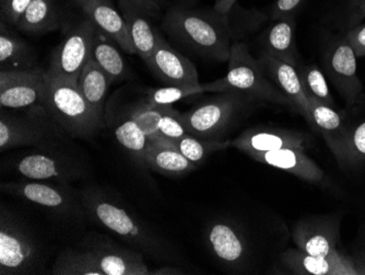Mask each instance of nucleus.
<instances>
[{
	"label": "nucleus",
	"instance_id": "nucleus-1",
	"mask_svg": "<svg viewBox=\"0 0 365 275\" xmlns=\"http://www.w3.org/2000/svg\"><path fill=\"white\" fill-rule=\"evenodd\" d=\"M80 198L88 219L143 256L163 264L180 261V256L165 238L110 193L89 188L82 191Z\"/></svg>",
	"mask_w": 365,
	"mask_h": 275
},
{
	"label": "nucleus",
	"instance_id": "nucleus-2",
	"mask_svg": "<svg viewBox=\"0 0 365 275\" xmlns=\"http://www.w3.org/2000/svg\"><path fill=\"white\" fill-rule=\"evenodd\" d=\"M162 26L165 34L186 50L220 63L229 61L235 38L227 14L173 6L164 16Z\"/></svg>",
	"mask_w": 365,
	"mask_h": 275
},
{
	"label": "nucleus",
	"instance_id": "nucleus-3",
	"mask_svg": "<svg viewBox=\"0 0 365 275\" xmlns=\"http://www.w3.org/2000/svg\"><path fill=\"white\" fill-rule=\"evenodd\" d=\"M71 137L51 118L42 104L0 112V149L1 151L20 147L34 149H68Z\"/></svg>",
	"mask_w": 365,
	"mask_h": 275
},
{
	"label": "nucleus",
	"instance_id": "nucleus-4",
	"mask_svg": "<svg viewBox=\"0 0 365 275\" xmlns=\"http://www.w3.org/2000/svg\"><path fill=\"white\" fill-rule=\"evenodd\" d=\"M41 104L71 139H91L103 127L77 84L47 71Z\"/></svg>",
	"mask_w": 365,
	"mask_h": 275
},
{
	"label": "nucleus",
	"instance_id": "nucleus-5",
	"mask_svg": "<svg viewBox=\"0 0 365 275\" xmlns=\"http://www.w3.org/2000/svg\"><path fill=\"white\" fill-rule=\"evenodd\" d=\"M227 74L212 83L204 84L206 92H239L256 101L269 102L292 108L291 102L266 77L257 59L252 56L244 43L235 41L230 53Z\"/></svg>",
	"mask_w": 365,
	"mask_h": 275
},
{
	"label": "nucleus",
	"instance_id": "nucleus-6",
	"mask_svg": "<svg viewBox=\"0 0 365 275\" xmlns=\"http://www.w3.org/2000/svg\"><path fill=\"white\" fill-rule=\"evenodd\" d=\"M256 100L239 92H219L180 113V120L188 134L207 141H222L237 119Z\"/></svg>",
	"mask_w": 365,
	"mask_h": 275
},
{
	"label": "nucleus",
	"instance_id": "nucleus-7",
	"mask_svg": "<svg viewBox=\"0 0 365 275\" xmlns=\"http://www.w3.org/2000/svg\"><path fill=\"white\" fill-rule=\"evenodd\" d=\"M68 149H34L26 155L14 158L8 168L22 179L71 184L86 179L90 168L85 160L68 153Z\"/></svg>",
	"mask_w": 365,
	"mask_h": 275
},
{
	"label": "nucleus",
	"instance_id": "nucleus-8",
	"mask_svg": "<svg viewBox=\"0 0 365 275\" xmlns=\"http://www.w3.org/2000/svg\"><path fill=\"white\" fill-rule=\"evenodd\" d=\"M42 254L36 238L14 213L0 209V274H36Z\"/></svg>",
	"mask_w": 365,
	"mask_h": 275
},
{
	"label": "nucleus",
	"instance_id": "nucleus-9",
	"mask_svg": "<svg viewBox=\"0 0 365 275\" xmlns=\"http://www.w3.org/2000/svg\"><path fill=\"white\" fill-rule=\"evenodd\" d=\"M1 191L44 209L53 217L63 221H79L88 219L81 198L67 184L22 179L4 182Z\"/></svg>",
	"mask_w": 365,
	"mask_h": 275
},
{
	"label": "nucleus",
	"instance_id": "nucleus-10",
	"mask_svg": "<svg viewBox=\"0 0 365 275\" xmlns=\"http://www.w3.org/2000/svg\"><path fill=\"white\" fill-rule=\"evenodd\" d=\"M96 29V24L88 18L73 26L53 52L47 73L77 84L91 57Z\"/></svg>",
	"mask_w": 365,
	"mask_h": 275
},
{
	"label": "nucleus",
	"instance_id": "nucleus-11",
	"mask_svg": "<svg viewBox=\"0 0 365 275\" xmlns=\"http://www.w3.org/2000/svg\"><path fill=\"white\" fill-rule=\"evenodd\" d=\"M80 248L93 256L104 275H151L141 252L123 247L101 234L91 233L80 242Z\"/></svg>",
	"mask_w": 365,
	"mask_h": 275
},
{
	"label": "nucleus",
	"instance_id": "nucleus-12",
	"mask_svg": "<svg viewBox=\"0 0 365 275\" xmlns=\"http://www.w3.org/2000/svg\"><path fill=\"white\" fill-rule=\"evenodd\" d=\"M323 63L326 75L346 104L354 106L363 91V85L358 76L356 53L346 36L336 39L328 45Z\"/></svg>",
	"mask_w": 365,
	"mask_h": 275
},
{
	"label": "nucleus",
	"instance_id": "nucleus-13",
	"mask_svg": "<svg viewBox=\"0 0 365 275\" xmlns=\"http://www.w3.org/2000/svg\"><path fill=\"white\" fill-rule=\"evenodd\" d=\"M46 71L36 66L26 69H0V106L22 110L41 104Z\"/></svg>",
	"mask_w": 365,
	"mask_h": 275
},
{
	"label": "nucleus",
	"instance_id": "nucleus-14",
	"mask_svg": "<svg viewBox=\"0 0 365 275\" xmlns=\"http://www.w3.org/2000/svg\"><path fill=\"white\" fill-rule=\"evenodd\" d=\"M340 219L336 215L307 217L295 224L292 239L297 249L315 256L339 254Z\"/></svg>",
	"mask_w": 365,
	"mask_h": 275
},
{
	"label": "nucleus",
	"instance_id": "nucleus-15",
	"mask_svg": "<svg viewBox=\"0 0 365 275\" xmlns=\"http://www.w3.org/2000/svg\"><path fill=\"white\" fill-rule=\"evenodd\" d=\"M148 69L164 86L198 87V73L194 64L157 34V43L150 59L145 61Z\"/></svg>",
	"mask_w": 365,
	"mask_h": 275
},
{
	"label": "nucleus",
	"instance_id": "nucleus-16",
	"mask_svg": "<svg viewBox=\"0 0 365 275\" xmlns=\"http://www.w3.org/2000/svg\"><path fill=\"white\" fill-rule=\"evenodd\" d=\"M257 61L266 77L288 98L293 110L301 114L314 129L309 101L303 89L297 69L264 52Z\"/></svg>",
	"mask_w": 365,
	"mask_h": 275
},
{
	"label": "nucleus",
	"instance_id": "nucleus-17",
	"mask_svg": "<svg viewBox=\"0 0 365 275\" xmlns=\"http://www.w3.org/2000/svg\"><path fill=\"white\" fill-rule=\"evenodd\" d=\"M307 139L303 133L291 129L255 127L250 129L230 141V147H235L243 153H267L282 149H307Z\"/></svg>",
	"mask_w": 365,
	"mask_h": 275
},
{
	"label": "nucleus",
	"instance_id": "nucleus-18",
	"mask_svg": "<svg viewBox=\"0 0 365 275\" xmlns=\"http://www.w3.org/2000/svg\"><path fill=\"white\" fill-rule=\"evenodd\" d=\"M207 241L213 256L221 264L235 269L245 266L248 256L246 239L235 224L213 221L207 231Z\"/></svg>",
	"mask_w": 365,
	"mask_h": 275
},
{
	"label": "nucleus",
	"instance_id": "nucleus-19",
	"mask_svg": "<svg viewBox=\"0 0 365 275\" xmlns=\"http://www.w3.org/2000/svg\"><path fill=\"white\" fill-rule=\"evenodd\" d=\"M85 12L96 28L129 54H136L134 45L129 36L128 29L122 14H118L110 0H73Z\"/></svg>",
	"mask_w": 365,
	"mask_h": 275
},
{
	"label": "nucleus",
	"instance_id": "nucleus-20",
	"mask_svg": "<svg viewBox=\"0 0 365 275\" xmlns=\"http://www.w3.org/2000/svg\"><path fill=\"white\" fill-rule=\"evenodd\" d=\"M281 262L294 274L356 275L350 256L338 254L331 256H315L300 249H288L281 254Z\"/></svg>",
	"mask_w": 365,
	"mask_h": 275
},
{
	"label": "nucleus",
	"instance_id": "nucleus-21",
	"mask_svg": "<svg viewBox=\"0 0 365 275\" xmlns=\"http://www.w3.org/2000/svg\"><path fill=\"white\" fill-rule=\"evenodd\" d=\"M248 156L258 163L284 170L311 184H324L326 180L323 170L301 149H282Z\"/></svg>",
	"mask_w": 365,
	"mask_h": 275
},
{
	"label": "nucleus",
	"instance_id": "nucleus-22",
	"mask_svg": "<svg viewBox=\"0 0 365 275\" xmlns=\"http://www.w3.org/2000/svg\"><path fill=\"white\" fill-rule=\"evenodd\" d=\"M120 12L126 22L129 36L134 45L136 54L140 56L143 61L150 59L155 51L157 43L158 32H155L151 26L150 14L139 7L133 0H118Z\"/></svg>",
	"mask_w": 365,
	"mask_h": 275
},
{
	"label": "nucleus",
	"instance_id": "nucleus-23",
	"mask_svg": "<svg viewBox=\"0 0 365 275\" xmlns=\"http://www.w3.org/2000/svg\"><path fill=\"white\" fill-rule=\"evenodd\" d=\"M294 16L274 20V24L264 31L262 43L264 53L290 64L295 69L300 66L299 52L295 45Z\"/></svg>",
	"mask_w": 365,
	"mask_h": 275
},
{
	"label": "nucleus",
	"instance_id": "nucleus-24",
	"mask_svg": "<svg viewBox=\"0 0 365 275\" xmlns=\"http://www.w3.org/2000/svg\"><path fill=\"white\" fill-rule=\"evenodd\" d=\"M148 169L165 176H182L196 169L197 166L182 155L169 141H149L147 156Z\"/></svg>",
	"mask_w": 365,
	"mask_h": 275
},
{
	"label": "nucleus",
	"instance_id": "nucleus-25",
	"mask_svg": "<svg viewBox=\"0 0 365 275\" xmlns=\"http://www.w3.org/2000/svg\"><path fill=\"white\" fill-rule=\"evenodd\" d=\"M36 67V52L4 20L0 24V69H26Z\"/></svg>",
	"mask_w": 365,
	"mask_h": 275
},
{
	"label": "nucleus",
	"instance_id": "nucleus-26",
	"mask_svg": "<svg viewBox=\"0 0 365 275\" xmlns=\"http://www.w3.org/2000/svg\"><path fill=\"white\" fill-rule=\"evenodd\" d=\"M112 80L90 57L78 79V87L85 96L96 118L103 122L104 102Z\"/></svg>",
	"mask_w": 365,
	"mask_h": 275
},
{
	"label": "nucleus",
	"instance_id": "nucleus-27",
	"mask_svg": "<svg viewBox=\"0 0 365 275\" xmlns=\"http://www.w3.org/2000/svg\"><path fill=\"white\" fill-rule=\"evenodd\" d=\"M61 26L59 14L53 0H32L16 29L24 34L40 36Z\"/></svg>",
	"mask_w": 365,
	"mask_h": 275
},
{
	"label": "nucleus",
	"instance_id": "nucleus-28",
	"mask_svg": "<svg viewBox=\"0 0 365 275\" xmlns=\"http://www.w3.org/2000/svg\"><path fill=\"white\" fill-rule=\"evenodd\" d=\"M113 42L114 41L100 29H96L91 59L108 74L112 83L115 80L124 79L128 75L124 59Z\"/></svg>",
	"mask_w": 365,
	"mask_h": 275
},
{
	"label": "nucleus",
	"instance_id": "nucleus-29",
	"mask_svg": "<svg viewBox=\"0 0 365 275\" xmlns=\"http://www.w3.org/2000/svg\"><path fill=\"white\" fill-rule=\"evenodd\" d=\"M342 168L365 165V122L348 129L337 141L329 146Z\"/></svg>",
	"mask_w": 365,
	"mask_h": 275
},
{
	"label": "nucleus",
	"instance_id": "nucleus-30",
	"mask_svg": "<svg viewBox=\"0 0 365 275\" xmlns=\"http://www.w3.org/2000/svg\"><path fill=\"white\" fill-rule=\"evenodd\" d=\"M114 134L120 146L129 154L134 163L141 169H147L145 156L149 139L129 114L126 118L118 121Z\"/></svg>",
	"mask_w": 365,
	"mask_h": 275
},
{
	"label": "nucleus",
	"instance_id": "nucleus-31",
	"mask_svg": "<svg viewBox=\"0 0 365 275\" xmlns=\"http://www.w3.org/2000/svg\"><path fill=\"white\" fill-rule=\"evenodd\" d=\"M309 101L314 131L321 133L328 146H331L346 132L344 118L333 106L315 99H309Z\"/></svg>",
	"mask_w": 365,
	"mask_h": 275
},
{
	"label": "nucleus",
	"instance_id": "nucleus-32",
	"mask_svg": "<svg viewBox=\"0 0 365 275\" xmlns=\"http://www.w3.org/2000/svg\"><path fill=\"white\" fill-rule=\"evenodd\" d=\"M52 274L104 275V273L89 251L82 248H68L57 256L52 268Z\"/></svg>",
	"mask_w": 365,
	"mask_h": 275
},
{
	"label": "nucleus",
	"instance_id": "nucleus-33",
	"mask_svg": "<svg viewBox=\"0 0 365 275\" xmlns=\"http://www.w3.org/2000/svg\"><path fill=\"white\" fill-rule=\"evenodd\" d=\"M230 141H207V139H198L187 134L170 143L174 145L190 161L198 166L204 163L211 154L225 151L230 147Z\"/></svg>",
	"mask_w": 365,
	"mask_h": 275
},
{
	"label": "nucleus",
	"instance_id": "nucleus-34",
	"mask_svg": "<svg viewBox=\"0 0 365 275\" xmlns=\"http://www.w3.org/2000/svg\"><path fill=\"white\" fill-rule=\"evenodd\" d=\"M299 76L307 99H315L327 106H335L333 94L328 87L323 71L315 64L300 65L297 67Z\"/></svg>",
	"mask_w": 365,
	"mask_h": 275
},
{
	"label": "nucleus",
	"instance_id": "nucleus-35",
	"mask_svg": "<svg viewBox=\"0 0 365 275\" xmlns=\"http://www.w3.org/2000/svg\"><path fill=\"white\" fill-rule=\"evenodd\" d=\"M168 106H150L145 102L129 112V116L140 127L150 143L163 141L160 135V122Z\"/></svg>",
	"mask_w": 365,
	"mask_h": 275
},
{
	"label": "nucleus",
	"instance_id": "nucleus-36",
	"mask_svg": "<svg viewBox=\"0 0 365 275\" xmlns=\"http://www.w3.org/2000/svg\"><path fill=\"white\" fill-rule=\"evenodd\" d=\"M204 85L198 87H176V86H164L161 88H155L148 94L145 104L150 106H173L180 100L204 94Z\"/></svg>",
	"mask_w": 365,
	"mask_h": 275
},
{
	"label": "nucleus",
	"instance_id": "nucleus-37",
	"mask_svg": "<svg viewBox=\"0 0 365 275\" xmlns=\"http://www.w3.org/2000/svg\"><path fill=\"white\" fill-rule=\"evenodd\" d=\"M160 135L165 141H175L188 134L185 126L180 120V113L174 110L173 106H168L160 122Z\"/></svg>",
	"mask_w": 365,
	"mask_h": 275
},
{
	"label": "nucleus",
	"instance_id": "nucleus-38",
	"mask_svg": "<svg viewBox=\"0 0 365 275\" xmlns=\"http://www.w3.org/2000/svg\"><path fill=\"white\" fill-rule=\"evenodd\" d=\"M32 0H0L3 20L16 28Z\"/></svg>",
	"mask_w": 365,
	"mask_h": 275
},
{
	"label": "nucleus",
	"instance_id": "nucleus-39",
	"mask_svg": "<svg viewBox=\"0 0 365 275\" xmlns=\"http://www.w3.org/2000/svg\"><path fill=\"white\" fill-rule=\"evenodd\" d=\"M302 4L303 0H277L270 9L269 18L274 21L280 18L294 16Z\"/></svg>",
	"mask_w": 365,
	"mask_h": 275
},
{
	"label": "nucleus",
	"instance_id": "nucleus-40",
	"mask_svg": "<svg viewBox=\"0 0 365 275\" xmlns=\"http://www.w3.org/2000/svg\"><path fill=\"white\" fill-rule=\"evenodd\" d=\"M346 39L354 49L356 57L365 56V24L352 26L348 31Z\"/></svg>",
	"mask_w": 365,
	"mask_h": 275
},
{
	"label": "nucleus",
	"instance_id": "nucleus-41",
	"mask_svg": "<svg viewBox=\"0 0 365 275\" xmlns=\"http://www.w3.org/2000/svg\"><path fill=\"white\" fill-rule=\"evenodd\" d=\"M133 1L145 9L148 14H150L153 17L161 11L162 5H163L162 0H133Z\"/></svg>",
	"mask_w": 365,
	"mask_h": 275
},
{
	"label": "nucleus",
	"instance_id": "nucleus-42",
	"mask_svg": "<svg viewBox=\"0 0 365 275\" xmlns=\"http://www.w3.org/2000/svg\"><path fill=\"white\" fill-rule=\"evenodd\" d=\"M237 1V0H222L220 4L215 5L213 9L219 14H227L231 11L232 8L235 7Z\"/></svg>",
	"mask_w": 365,
	"mask_h": 275
},
{
	"label": "nucleus",
	"instance_id": "nucleus-43",
	"mask_svg": "<svg viewBox=\"0 0 365 275\" xmlns=\"http://www.w3.org/2000/svg\"><path fill=\"white\" fill-rule=\"evenodd\" d=\"M351 260L354 262V268H356V275L365 274V252L361 256H356V259L351 258Z\"/></svg>",
	"mask_w": 365,
	"mask_h": 275
},
{
	"label": "nucleus",
	"instance_id": "nucleus-44",
	"mask_svg": "<svg viewBox=\"0 0 365 275\" xmlns=\"http://www.w3.org/2000/svg\"><path fill=\"white\" fill-rule=\"evenodd\" d=\"M365 18V5L363 6L362 8L358 10V11L354 12V14H351V17H350V24L351 26H354V24L360 22L361 20L364 19Z\"/></svg>",
	"mask_w": 365,
	"mask_h": 275
},
{
	"label": "nucleus",
	"instance_id": "nucleus-45",
	"mask_svg": "<svg viewBox=\"0 0 365 275\" xmlns=\"http://www.w3.org/2000/svg\"><path fill=\"white\" fill-rule=\"evenodd\" d=\"M365 5V0H351L350 3V10H351V14L354 12L358 11L360 8H362Z\"/></svg>",
	"mask_w": 365,
	"mask_h": 275
},
{
	"label": "nucleus",
	"instance_id": "nucleus-46",
	"mask_svg": "<svg viewBox=\"0 0 365 275\" xmlns=\"http://www.w3.org/2000/svg\"><path fill=\"white\" fill-rule=\"evenodd\" d=\"M222 0H215V6L218 5V4H220Z\"/></svg>",
	"mask_w": 365,
	"mask_h": 275
}]
</instances>
